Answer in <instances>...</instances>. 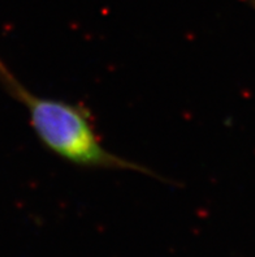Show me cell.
<instances>
[{
    "label": "cell",
    "instance_id": "obj_1",
    "mask_svg": "<svg viewBox=\"0 0 255 257\" xmlns=\"http://www.w3.org/2000/svg\"><path fill=\"white\" fill-rule=\"evenodd\" d=\"M0 86L28 111L30 127L42 147L64 162L78 169L130 171L171 183L150 167L107 149L98 134L93 114L85 104L33 93L2 58Z\"/></svg>",
    "mask_w": 255,
    "mask_h": 257
}]
</instances>
